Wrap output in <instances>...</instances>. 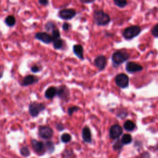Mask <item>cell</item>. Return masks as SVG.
<instances>
[{"label":"cell","instance_id":"6da1fadb","mask_svg":"<svg viewBox=\"0 0 158 158\" xmlns=\"http://www.w3.org/2000/svg\"><path fill=\"white\" fill-rule=\"evenodd\" d=\"M93 17L95 23L98 26H106L110 22L109 16L101 10L95 11Z\"/></svg>","mask_w":158,"mask_h":158},{"label":"cell","instance_id":"7a4b0ae2","mask_svg":"<svg viewBox=\"0 0 158 158\" xmlns=\"http://www.w3.org/2000/svg\"><path fill=\"white\" fill-rule=\"evenodd\" d=\"M128 58H129V55L127 52L119 51L115 52L113 55L112 61L115 66H118L125 62Z\"/></svg>","mask_w":158,"mask_h":158},{"label":"cell","instance_id":"3957f363","mask_svg":"<svg viewBox=\"0 0 158 158\" xmlns=\"http://www.w3.org/2000/svg\"><path fill=\"white\" fill-rule=\"evenodd\" d=\"M141 32V28L140 27L135 26L127 28L123 32V36L127 40H131L138 36Z\"/></svg>","mask_w":158,"mask_h":158},{"label":"cell","instance_id":"277c9868","mask_svg":"<svg viewBox=\"0 0 158 158\" xmlns=\"http://www.w3.org/2000/svg\"><path fill=\"white\" fill-rule=\"evenodd\" d=\"M45 109V106L43 103L33 102L28 107L29 114L32 117H37L42 111Z\"/></svg>","mask_w":158,"mask_h":158},{"label":"cell","instance_id":"5b68a950","mask_svg":"<svg viewBox=\"0 0 158 158\" xmlns=\"http://www.w3.org/2000/svg\"><path fill=\"white\" fill-rule=\"evenodd\" d=\"M115 82L120 89H125L129 85V78L125 74H119L116 75Z\"/></svg>","mask_w":158,"mask_h":158},{"label":"cell","instance_id":"8992f818","mask_svg":"<svg viewBox=\"0 0 158 158\" xmlns=\"http://www.w3.org/2000/svg\"><path fill=\"white\" fill-rule=\"evenodd\" d=\"M53 130L50 127L42 125L38 128V135L40 138L44 140H49L53 135Z\"/></svg>","mask_w":158,"mask_h":158},{"label":"cell","instance_id":"52a82bcc","mask_svg":"<svg viewBox=\"0 0 158 158\" xmlns=\"http://www.w3.org/2000/svg\"><path fill=\"white\" fill-rule=\"evenodd\" d=\"M32 146L34 151L39 155H43L46 152L45 145L42 142L37 141L36 140H32Z\"/></svg>","mask_w":158,"mask_h":158},{"label":"cell","instance_id":"ba28073f","mask_svg":"<svg viewBox=\"0 0 158 158\" xmlns=\"http://www.w3.org/2000/svg\"><path fill=\"white\" fill-rule=\"evenodd\" d=\"M123 133V129L122 127L118 125L115 124L113 126H111L109 130V137L111 139H118L119 138Z\"/></svg>","mask_w":158,"mask_h":158},{"label":"cell","instance_id":"9c48e42d","mask_svg":"<svg viewBox=\"0 0 158 158\" xmlns=\"http://www.w3.org/2000/svg\"><path fill=\"white\" fill-rule=\"evenodd\" d=\"M126 71L130 74L136 73L143 71V67L140 64L132 61L128 62L125 66Z\"/></svg>","mask_w":158,"mask_h":158},{"label":"cell","instance_id":"30bf717a","mask_svg":"<svg viewBox=\"0 0 158 158\" xmlns=\"http://www.w3.org/2000/svg\"><path fill=\"white\" fill-rule=\"evenodd\" d=\"M75 15L76 11L73 9H64L61 10L59 13V16L64 20L71 19Z\"/></svg>","mask_w":158,"mask_h":158},{"label":"cell","instance_id":"8fae6325","mask_svg":"<svg viewBox=\"0 0 158 158\" xmlns=\"http://www.w3.org/2000/svg\"><path fill=\"white\" fill-rule=\"evenodd\" d=\"M106 64H107L106 58L103 55L98 56L95 60V65L99 71H103V69H104L105 67H106Z\"/></svg>","mask_w":158,"mask_h":158},{"label":"cell","instance_id":"7c38bea8","mask_svg":"<svg viewBox=\"0 0 158 158\" xmlns=\"http://www.w3.org/2000/svg\"><path fill=\"white\" fill-rule=\"evenodd\" d=\"M57 89V93L56 95L58 96V97L62 99H66L69 98V90L66 87V86L62 85L60 86L59 88H56Z\"/></svg>","mask_w":158,"mask_h":158},{"label":"cell","instance_id":"4fadbf2b","mask_svg":"<svg viewBox=\"0 0 158 158\" xmlns=\"http://www.w3.org/2000/svg\"><path fill=\"white\" fill-rule=\"evenodd\" d=\"M38 80H39L38 78H37L36 76H34L32 75H28L26 76L24 79H23L21 85L24 86H27L35 83H37Z\"/></svg>","mask_w":158,"mask_h":158},{"label":"cell","instance_id":"5bb4252c","mask_svg":"<svg viewBox=\"0 0 158 158\" xmlns=\"http://www.w3.org/2000/svg\"><path fill=\"white\" fill-rule=\"evenodd\" d=\"M35 38L40 41H42V42L46 44H49L51 42H52V38L51 36L50 35H48V33H45V32L37 33L35 35Z\"/></svg>","mask_w":158,"mask_h":158},{"label":"cell","instance_id":"9a60e30c","mask_svg":"<svg viewBox=\"0 0 158 158\" xmlns=\"http://www.w3.org/2000/svg\"><path fill=\"white\" fill-rule=\"evenodd\" d=\"M82 138L84 142L86 143H90L92 141V137L90 129L87 127H85L82 130Z\"/></svg>","mask_w":158,"mask_h":158},{"label":"cell","instance_id":"2e32d148","mask_svg":"<svg viewBox=\"0 0 158 158\" xmlns=\"http://www.w3.org/2000/svg\"><path fill=\"white\" fill-rule=\"evenodd\" d=\"M57 93V89L55 86H50L46 90L45 93V96L48 99H52L55 97Z\"/></svg>","mask_w":158,"mask_h":158},{"label":"cell","instance_id":"e0dca14e","mask_svg":"<svg viewBox=\"0 0 158 158\" xmlns=\"http://www.w3.org/2000/svg\"><path fill=\"white\" fill-rule=\"evenodd\" d=\"M73 51L74 54L77 56L79 59L84 60V49L82 46L80 45H76L74 46Z\"/></svg>","mask_w":158,"mask_h":158},{"label":"cell","instance_id":"ac0fdd59","mask_svg":"<svg viewBox=\"0 0 158 158\" xmlns=\"http://www.w3.org/2000/svg\"><path fill=\"white\" fill-rule=\"evenodd\" d=\"M136 127V125L135 123L130 120H128L125 121L124 124V129L127 131L128 132H132L135 130V128Z\"/></svg>","mask_w":158,"mask_h":158},{"label":"cell","instance_id":"d6986e66","mask_svg":"<svg viewBox=\"0 0 158 158\" xmlns=\"http://www.w3.org/2000/svg\"><path fill=\"white\" fill-rule=\"evenodd\" d=\"M120 141L123 145H128L132 142V137L130 134H124L122 136Z\"/></svg>","mask_w":158,"mask_h":158},{"label":"cell","instance_id":"ffe728a7","mask_svg":"<svg viewBox=\"0 0 158 158\" xmlns=\"http://www.w3.org/2000/svg\"><path fill=\"white\" fill-rule=\"evenodd\" d=\"M61 141H62V143H69V142H70L71 141L72 137L70 134L65 133L62 134L61 135Z\"/></svg>","mask_w":158,"mask_h":158},{"label":"cell","instance_id":"44dd1931","mask_svg":"<svg viewBox=\"0 0 158 158\" xmlns=\"http://www.w3.org/2000/svg\"><path fill=\"white\" fill-rule=\"evenodd\" d=\"M45 147H46V149H47L50 153H53V151H55V145L53 142H52L51 141H48L46 143Z\"/></svg>","mask_w":158,"mask_h":158},{"label":"cell","instance_id":"7402d4cb","mask_svg":"<svg viewBox=\"0 0 158 158\" xmlns=\"http://www.w3.org/2000/svg\"><path fill=\"white\" fill-rule=\"evenodd\" d=\"M62 46H63V42L60 38L56 39L53 41V47L56 50L61 49L62 47Z\"/></svg>","mask_w":158,"mask_h":158},{"label":"cell","instance_id":"603a6c76","mask_svg":"<svg viewBox=\"0 0 158 158\" xmlns=\"http://www.w3.org/2000/svg\"><path fill=\"white\" fill-rule=\"evenodd\" d=\"M5 22L8 26H13L16 24V19L13 16H9L6 17L5 20Z\"/></svg>","mask_w":158,"mask_h":158},{"label":"cell","instance_id":"cb8c5ba5","mask_svg":"<svg viewBox=\"0 0 158 158\" xmlns=\"http://www.w3.org/2000/svg\"><path fill=\"white\" fill-rule=\"evenodd\" d=\"M20 153L23 156L28 157V156H30V150H29L27 146H24V147H22L20 149Z\"/></svg>","mask_w":158,"mask_h":158},{"label":"cell","instance_id":"d4e9b609","mask_svg":"<svg viewBox=\"0 0 158 158\" xmlns=\"http://www.w3.org/2000/svg\"><path fill=\"white\" fill-rule=\"evenodd\" d=\"M123 146H124V145L122 144V143L121 142V141L120 140H118L117 141L114 143L113 145V149L115 150V151H118V150H120L122 148Z\"/></svg>","mask_w":158,"mask_h":158},{"label":"cell","instance_id":"484cf974","mask_svg":"<svg viewBox=\"0 0 158 158\" xmlns=\"http://www.w3.org/2000/svg\"><path fill=\"white\" fill-rule=\"evenodd\" d=\"M114 2L119 8H124L127 4V0H114Z\"/></svg>","mask_w":158,"mask_h":158},{"label":"cell","instance_id":"4316f807","mask_svg":"<svg viewBox=\"0 0 158 158\" xmlns=\"http://www.w3.org/2000/svg\"><path fill=\"white\" fill-rule=\"evenodd\" d=\"M51 37L52 38V41H54L56 39L60 38V32L57 29H54L52 30V35Z\"/></svg>","mask_w":158,"mask_h":158},{"label":"cell","instance_id":"83f0119b","mask_svg":"<svg viewBox=\"0 0 158 158\" xmlns=\"http://www.w3.org/2000/svg\"><path fill=\"white\" fill-rule=\"evenodd\" d=\"M79 109H80V108L78 106H73L72 107H69L67 109V114L71 116V115H72L74 113L76 112V111H77Z\"/></svg>","mask_w":158,"mask_h":158},{"label":"cell","instance_id":"f1b7e54d","mask_svg":"<svg viewBox=\"0 0 158 158\" xmlns=\"http://www.w3.org/2000/svg\"><path fill=\"white\" fill-rule=\"evenodd\" d=\"M46 30L50 31V30H53L55 28V24L53 22H49L46 25Z\"/></svg>","mask_w":158,"mask_h":158},{"label":"cell","instance_id":"f546056e","mask_svg":"<svg viewBox=\"0 0 158 158\" xmlns=\"http://www.w3.org/2000/svg\"><path fill=\"white\" fill-rule=\"evenodd\" d=\"M158 25L156 24L154 28H153V30H152V34H153V35H154L155 37H157L158 35Z\"/></svg>","mask_w":158,"mask_h":158},{"label":"cell","instance_id":"4dcf8cb0","mask_svg":"<svg viewBox=\"0 0 158 158\" xmlns=\"http://www.w3.org/2000/svg\"><path fill=\"white\" fill-rule=\"evenodd\" d=\"M40 71V69L37 66H33L31 68V71L33 73H37L38 72Z\"/></svg>","mask_w":158,"mask_h":158},{"label":"cell","instance_id":"1f68e13d","mask_svg":"<svg viewBox=\"0 0 158 158\" xmlns=\"http://www.w3.org/2000/svg\"><path fill=\"white\" fill-rule=\"evenodd\" d=\"M39 3L42 5L46 6L48 4V0H39Z\"/></svg>","mask_w":158,"mask_h":158},{"label":"cell","instance_id":"d6a6232c","mask_svg":"<svg viewBox=\"0 0 158 158\" xmlns=\"http://www.w3.org/2000/svg\"><path fill=\"white\" fill-rule=\"evenodd\" d=\"M69 28V25L67 24V23H64L62 26V28L64 30H67Z\"/></svg>","mask_w":158,"mask_h":158},{"label":"cell","instance_id":"836d02e7","mask_svg":"<svg viewBox=\"0 0 158 158\" xmlns=\"http://www.w3.org/2000/svg\"><path fill=\"white\" fill-rule=\"evenodd\" d=\"M86 1H87L88 2H91V1H95V0H86Z\"/></svg>","mask_w":158,"mask_h":158},{"label":"cell","instance_id":"e575fe53","mask_svg":"<svg viewBox=\"0 0 158 158\" xmlns=\"http://www.w3.org/2000/svg\"><path fill=\"white\" fill-rule=\"evenodd\" d=\"M2 77V74H0V79H1Z\"/></svg>","mask_w":158,"mask_h":158},{"label":"cell","instance_id":"d590c367","mask_svg":"<svg viewBox=\"0 0 158 158\" xmlns=\"http://www.w3.org/2000/svg\"><path fill=\"white\" fill-rule=\"evenodd\" d=\"M51 158H55V157H51Z\"/></svg>","mask_w":158,"mask_h":158}]
</instances>
